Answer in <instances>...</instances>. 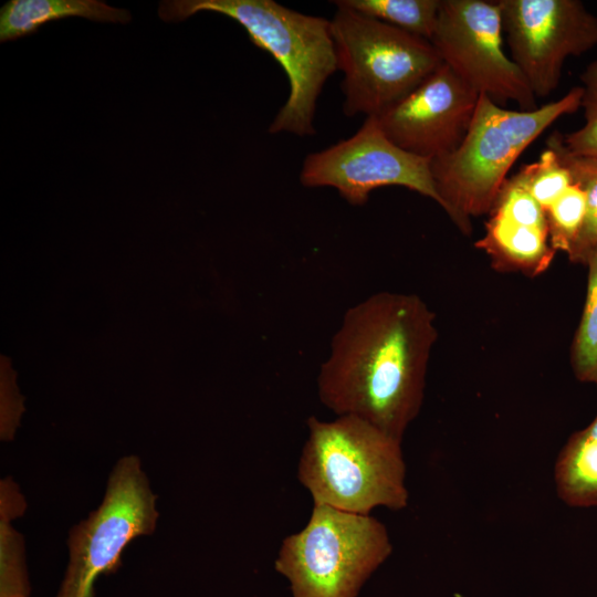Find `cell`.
<instances>
[{
  "label": "cell",
  "instance_id": "18",
  "mask_svg": "<svg viewBox=\"0 0 597 597\" xmlns=\"http://www.w3.org/2000/svg\"><path fill=\"white\" fill-rule=\"evenodd\" d=\"M587 290L582 317L576 329L570 364L575 377L583 383H597V245L589 252Z\"/></svg>",
  "mask_w": 597,
  "mask_h": 597
},
{
  "label": "cell",
  "instance_id": "6",
  "mask_svg": "<svg viewBox=\"0 0 597 597\" xmlns=\"http://www.w3.org/2000/svg\"><path fill=\"white\" fill-rule=\"evenodd\" d=\"M333 3L331 29L347 116L378 115L442 63L429 40Z\"/></svg>",
  "mask_w": 597,
  "mask_h": 597
},
{
  "label": "cell",
  "instance_id": "13",
  "mask_svg": "<svg viewBox=\"0 0 597 597\" xmlns=\"http://www.w3.org/2000/svg\"><path fill=\"white\" fill-rule=\"evenodd\" d=\"M81 17L97 22L127 23V10L97 0H11L0 11V41L34 33L48 22Z\"/></svg>",
  "mask_w": 597,
  "mask_h": 597
},
{
  "label": "cell",
  "instance_id": "19",
  "mask_svg": "<svg viewBox=\"0 0 597 597\" xmlns=\"http://www.w3.org/2000/svg\"><path fill=\"white\" fill-rule=\"evenodd\" d=\"M511 178L523 187L544 210L573 185L569 170L549 147H546L538 160L523 166Z\"/></svg>",
  "mask_w": 597,
  "mask_h": 597
},
{
  "label": "cell",
  "instance_id": "17",
  "mask_svg": "<svg viewBox=\"0 0 597 597\" xmlns=\"http://www.w3.org/2000/svg\"><path fill=\"white\" fill-rule=\"evenodd\" d=\"M334 2L429 41L441 4V0H336Z\"/></svg>",
  "mask_w": 597,
  "mask_h": 597
},
{
  "label": "cell",
  "instance_id": "14",
  "mask_svg": "<svg viewBox=\"0 0 597 597\" xmlns=\"http://www.w3.org/2000/svg\"><path fill=\"white\" fill-rule=\"evenodd\" d=\"M558 498L573 507L597 505V415L574 432L561 450L554 469Z\"/></svg>",
  "mask_w": 597,
  "mask_h": 597
},
{
  "label": "cell",
  "instance_id": "10",
  "mask_svg": "<svg viewBox=\"0 0 597 597\" xmlns=\"http://www.w3.org/2000/svg\"><path fill=\"white\" fill-rule=\"evenodd\" d=\"M511 59L535 97L559 84L569 56L597 46V17L578 0H498Z\"/></svg>",
  "mask_w": 597,
  "mask_h": 597
},
{
  "label": "cell",
  "instance_id": "12",
  "mask_svg": "<svg viewBox=\"0 0 597 597\" xmlns=\"http://www.w3.org/2000/svg\"><path fill=\"white\" fill-rule=\"evenodd\" d=\"M496 270L537 275L548 269L555 255L548 230L521 224L491 213L484 235L475 242Z\"/></svg>",
  "mask_w": 597,
  "mask_h": 597
},
{
  "label": "cell",
  "instance_id": "24",
  "mask_svg": "<svg viewBox=\"0 0 597 597\" xmlns=\"http://www.w3.org/2000/svg\"><path fill=\"white\" fill-rule=\"evenodd\" d=\"M596 386H597V383H596Z\"/></svg>",
  "mask_w": 597,
  "mask_h": 597
},
{
  "label": "cell",
  "instance_id": "8",
  "mask_svg": "<svg viewBox=\"0 0 597 597\" xmlns=\"http://www.w3.org/2000/svg\"><path fill=\"white\" fill-rule=\"evenodd\" d=\"M503 35L498 0H441L430 42L442 63L479 95L534 111L536 97L504 52Z\"/></svg>",
  "mask_w": 597,
  "mask_h": 597
},
{
  "label": "cell",
  "instance_id": "15",
  "mask_svg": "<svg viewBox=\"0 0 597 597\" xmlns=\"http://www.w3.org/2000/svg\"><path fill=\"white\" fill-rule=\"evenodd\" d=\"M27 503L11 478L0 482V597H29L24 542L12 521L24 513Z\"/></svg>",
  "mask_w": 597,
  "mask_h": 597
},
{
  "label": "cell",
  "instance_id": "23",
  "mask_svg": "<svg viewBox=\"0 0 597 597\" xmlns=\"http://www.w3.org/2000/svg\"><path fill=\"white\" fill-rule=\"evenodd\" d=\"M23 410L21 397L14 385V378L8 376L7 369L2 368L1 378V439L10 440L19 423Z\"/></svg>",
  "mask_w": 597,
  "mask_h": 597
},
{
  "label": "cell",
  "instance_id": "9",
  "mask_svg": "<svg viewBox=\"0 0 597 597\" xmlns=\"http://www.w3.org/2000/svg\"><path fill=\"white\" fill-rule=\"evenodd\" d=\"M430 159L396 146L375 116H367L349 138L304 159L300 180L305 187H332L348 203L362 206L381 187L400 186L440 203Z\"/></svg>",
  "mask_w": 597,
  "mask_h": 597
},
{
  "label": "cell",
  "instance_id": "20",
  "mask_svg": "<svg viewBox=\"0 0 597 597\" xmlns=\"http://www.w3.org/2000/svg\"><path fill=\"white\" fill-rule=\"evenodd\" d=\"M551 247L567 255L573 250L586 217V196L573 184L554 203L545 209Z\"/></svg>",
  "mask_w": 597,
  "mask_h": 597
},
{
  "label": "cell",
  "instance_id": "1",
  "mask_svg": "<svg viewBox=\"0 0 597 597\" xmlns=\"http://www.w3.org/2000/svg\"><path fill=\"white\" fill-rule=\"evenodd\" d=\"M434 318L415 294L379 292L349 307L320 368L321 402L402 440L423 402Z\"/></svg>",
  "mask_w": 597,
  "mask_h": 597
},
{
  "label": "cell",
  "instance_id": "7",
  "mask_svg": "<svg viewBox=\"0 0 597 597\" xmlns=\"http://www.w3.org/2000/svg\"><path fill=\"white\" fill-rule=\"evenodd\" d=\"M156 500L140 459H118L98 507L69 533V562L56 597H94L97 577L121 566L133 540L155 532Z\"/></svg>",
  "mask_w": 597,
  "mask_h": 597
},
{
  "label": "cell",
  "instance_id": "11",
  "mask_svg": "<svg viewBox=\"0 0 597 597\" xmlns=\"http://www.w3.org/2000/svg\"><path fill=\"white\" fill-rule=\"evenodd\" d=\"M479 96L441 63L409 94L375 117L396 146L432 160L460 146L472 123Z\"/></svg>",
  "mask_w": 597,
  "mask_h": 597
},
{
  "label": "cell",
  "instance_id": "22",
  "mask_svg": "<svg viewBox=\"0 0 597 597\" xmlns=\"http://www.w3.org/2000/svg\"><path fill=\"white\" fill-rule=\"evenodd\" d=\"M490 213L511 221L547 229L544 208L512 178H507Z\"/></svg>",
  "mask_w": 597,
  "mask_h": 597
},
{
  "label": "cell",
  "instance_id": "3",
  "mask_svg": "<svg viewBox=\"0 0 597 597\" xmlns=\"http://www.w3.org/2000/svg\"><path fill=\"white\" fill-rule=\"evenodd\" d=\"M582 87L534 111H513L479 96L460 146L430 163L439 206L464 234L471 218L491 212L507 172L521 154L551 125L580 107Z\"/></svg>",
  "mask_w": 597,
  "mask_h": 597
},
{
  "label": "cell",
  "instance_id": "16",
  "mask_svg": "<svg viewBox=\"0 0 597 597\" xmlns=\"http://www.w3.org/2000/svg\"><path fill=\"white\" fill-rule=\"evenodd\" d=\"M546 147L557 154L569 170L573 184L579 186L586 196L585 221L568 254L570 262L584 264L589 252L597 245V158L572 154L564 145L563 134L557 130L548 136Z\"/></svg>",
  "mask_w": 597,
  "mask_h": 597
},
{
  "label": "cell",
  "instance_id": "2",
  "mask_svg": "<svg viewBox=\"0 0 597 597\" xmlns=\"http://www.w3.org/2000/svg\"><path fill=\"white\" fill-rule=\"evenodd\" d=\"M306 425L296 475L313 504L364 515L408 505L402 440L355 416Z\"/></svg>",
  "mask_w": 597,
  "mask_h": 597
},
{
  "label": "cell",
  "instance_id": "21",
  "mask_svg": "<svg viewBox=\"0 0 597 597\" xmlns=\"http://www.w3.org/2000/svg\"><path fill=\"white\" fill-rule=\"evenodd\" d=\"M579 78L585 124L563 135V142L572 154L597 158V60L586 66Z\"/></svg>",
  "mask_w": 597,
  "mask_h": 597
},
{
  "label": "cell",
  "instance_id": "4",
  "mask_svg": "<svg viewBox=\"0 0 597 597\" xmlns=\"http://www.w3.org/2000/svg\"><path fill=\"white\" fill-rule=\"evenodd\" d=\"M200 11L238 22L251 42L284 70L290 92L269 127L271 134H315L316 103L327 78L337 71L331 21L291 10L273 0H172L159 4V17L180 22Z\"/></svg>",
  "mask_w": 597,
  "mask_h": 597
},
{
  "label": "cell",
  "instance_id": "5",
  "mask_svg": "<svg viewBox=\"0 0 597 597\" xmlns=\"http://www.w3.org/2000/svg\"><path fill=\"white\" fill-rule=\"evenodd\" d=\"M391 552L376 517L313 504L306 525L282 541L274 568L292 597H358Z\"/></svg>",
  "mask_w": 597,
  "mask_h": 597
}]
</instances>
